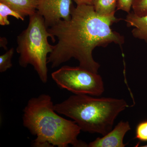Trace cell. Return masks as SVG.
Here are the masks:
<instances>
[{
    "mask_svg": "<svg viewBox=\"0 0 147 147\" xmlns=\"http://www.w3.org/2000/svg\"><path fill=\"white\" fill-rule=\"evenodd\" d=\"M71 17L69 20H61L47 28L52 35L53 52L47 58V63L52 68L74 58L79 66L98 73L100 65L93 59L92 52L96 47H106L114 42L122 47L125 38L113 30L111 26L121 19L115 16H104L98 13L93 5L73 6Z\"/></svg>",
    "mask_w": 147,
    "mask_h": 147,
    "instance_id": "obj_1",
    "label": "cell"
},
{
    "mask_svg": "<svg viewBox=\"0 0 147 147\" xmlns=\"http://www.w3.org/2000/svg\"><path fill=\"white\" fill-rule=\"evenodd\" d=\"M52 98L42 94L32 98L24 110L23 124L36 138L34 147H88L78 139L81 129L74 121L59 115Z\"/></svg>",
    "mask_w": 147,
    "mask_h": 147,
    "instance_id": "obj_2",
    "label": "cell"
},
{
    "mask_svg": "<svg viewBox=\"0 0 147 147\" xmlns=\"http://www.w3.org/2000/svg\"><path fill=\"white\" fill-rule=\"evenodd\" d=\"M128 107L123 99L75 94L54 105L55 111L73 119L81 130L104 136L120 113Z\"/></svg>",
    "mask_w": 147,
    "mask_h": 147,
    "instance_id": "obj_3",
    "label": "cell"
},
{
    "mask_svg": "<svg viewBox=\"0 0 147 147\" xmlns=\"http://www.w3.org/2000/svg\"><path fill=\"white\" fill-rule=\"evenodd\" d=\"M29 17L28 26L17 38L18 62L23 67L32 66L40 81L45 84L48 79L47 56L53 49L48 38L52 40L53 36L47 30L44 18L37 11Z\"/></svg>",
    "mask_w": 147,
    "mask_h": 147,
    "instance_id": "obj_4",
    "label": "cell"
},
{
    "mask_svg": "<svg viewBox=\"0 0 147 147\" xmlns=\"http://www.w3.org/2000/svg\"><path fill=\"white\" fill-rule=\"evenodd\" d=\"M51 76L59 87L75 94L99 96L104 91L100 75L79 66H63L53 72Z\"/></svg>",
    "mask_w": 147,
    "mask_h": 147,
    "instance_id": "obj_5",
    "label": "cell"
},
{
    "mask_svg": "<svg viewBox=\"0 0 147 147\" xmlns=\"http://www.w3.org/2000/svg\"><path fill=\"white\" fill-rule=\"evenodd\" d=\"M72 0H38L37 11L42 16L49 28L61 20L71 18Z\"/></svg>",
    "mask_w": 147,
    "mask_h": 147,
    "instance_id": "obj_6",
    "label": "cell"
},
{
    "mask_svg": "<svg viewBox=\"0 0 147 147\" xmlns=\"http://www.w3.org/2000/svg\"><path fill=\"white\" fill-rule=\"evenodd\" d=\"M131 129L128 121L120 122L107 134L101 138H96L88 144L89 147H124L123 139L127 131Z\"/></svg>",
    "mask_w": 147,
    "mask_h": 147,
    "instance_id": "obj_7",
    "label": "cell"
},
{
    "mask_svg": "<svg viewBox=\"0 0 147 147\" xmlns=\"http://www.w3.org/2000/svg\"><path fill=\"white\" fill-rule=\"evenodd\" d=\"M125 21L128 27H133L131 34L134 37L147 42V15L139 17L133 12L127 13Z\"/></svg>",
    "mask_w": 147,
    "mask_h": 147,
    "instance_id": "obj_8",
    "label": "cell"
},
{
    "mask_svg": "<svg viewBox=\"0 0 147 147\" xmlns=\"http://www.w3.org/2000/svg\"><path fill=\"white\" fill-rule=\"evenodd\" d=\"M3 3L25 18L37 11L38 0H0Z\"/></svg>",
    "mask_w": 147,
    "mask_h": 147,
    "instance_id": "obj_9",
    "label": "cell"
},
{
    "mask_svg": "<svg viewBox=\"0 0 147 147\" xmlns=\"http://www.w3.org/2000/svg\"><path fill=\"white\" fill-rule=\"evenodd\" d=\"M118 0H94L93 6L95 10L100 15L115 16L117 10Z\"/></svg>",
    "mask_w": 147,
    "mask_h": 147,
    "instance_id": "obj_10",
    "label": "cell"
},
{
    "mask_svg": "<svg viewBox=\"0 0 147 147\" xmlns=\"http://www.w3.org/2000/svg\"><path fill=\"white\" fill-rule=\"evenodd\" d=\"M11 16L17 19L24 21V18L20 14L14 11L7 5L0 3V25L1 26H8L10 22L8 19V16Z\"/></svg>",
    "mask_w": 147,
    "mask_h": 147,
    "instance_id": "obj_11",
    "label": "cell"
},
{
    "mask_svg": "<svg viewBox=\"0 0 147 147\" xmlns=\"http://www.w3.org/2000/svg\"><path fill=\"white\" fill-rule=\"evenodd\" d=\"M14 49L11 48L3 55L0 56V72L6 71L12 67V58L13 57Z\"/></svg>",
    "mask_w": 147,
    "mask_h": 147,
    "instance_id": "obj_12",
    "label": "cell"
},
{
    "mask_svg": "<svg viewBox=\"0 0 147 147\" xmlns=\"http://www.w3.org/2000/svg\"><path fill=\"white\" fill-rule=\"evenodd\" d=\"M131 8L133 13L139 16L143 17L147 15V0H133Z\"/></svg>",
    "mask_w": 147,
    "mask_h": 147,
    "instance_id": "obj_13",
    "label": "cell"
},
{
    "mask_svg": "<svg viewBox=\"0 0 147 147\" xmlns=\"http://www.w3.org/2000/svg\"><path fill=\"white\" fill-rule=\"evenodd\" d=\"M135 138L142 142H147V120L141 122L137 125Z\"/></svg>",
    "mask_w": 147,
    "mask_h": 147,
    "instance_id": "obj_14",
    "label": "cell"
},
{
    "mask_svg": "<svg viewBox=\"0 0 147 147\" xmlns=\"http://www.w3.org/2000/svg\"><path fill=\"white\" fill-rule=\"evenodd\" d=\"M133 0H118L117 10H121L130 13Z\"/></svg>",
    "mask_w": 147,
    "mask_h": 147,
    "instance_id": "obj_15",
    "label": "cell"
},
{
    "mask_svg": "<svg viewBox=\"0 0 147 147\" xmlns=\"http://www.w3.org/2000/svg\"><path fill=\"white\" fill-rule=\"evenodd\" d=\"M77 5H90L93 6L94 0H72Z\"/></svg>",
    "mask_w": 147,
    "mask_h": 147,
    "instance_id": "obj_16",
    "label": "cell"
},
{
    "mask_svg": "<svg viewBox=\"0 0 147 147\" xmlns=\"http://www.w3.org/2000/svg\"><path fill=\"white\" fill-rule=\"evenodd\" d=\"M0 41H1V47H3L6 50V45L7 43L6 38L4 37H1Z\"/></svg>",
    "mask_w": 147,
    "mask_h": 147,
    "instance_id": "obj_17",
    "label": "cell"
},
{
    "mask_svg": "<svg viewBox=\"0 0 147 147\" xmlns=\"http://www.w3.org/2000/svg\"><path fill=\"white\" fill-rule=\"evenodd\" d=\"M141 147H147V144L144 145V146H142Z\"/></svg>",
    "mask_w": 147,
    "mask_h": 147,
    "instance_id": "obj_18",
    "label": "cell"
}]
</instances>
